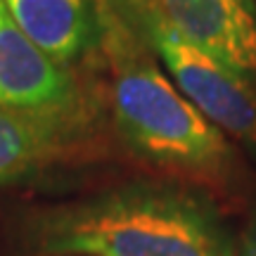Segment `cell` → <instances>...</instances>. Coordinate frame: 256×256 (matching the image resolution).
Masks as SVG:
<instances>
[{"mask_svg": "<svg viewBox=\"0 0 256 256\" xmlns=\"http://www.w3.org/2000/svg\"><path fill=\"white\" fill-rule=\"evenodd\" d=\"M34 256H240L218 206L200 190L130 183L24 220Z\"/></svg>", "mask_w": 256, "mask_h": 256, "instance_id": "obj_1", "label": "cell"}, {"mask_svg": "<svg viewBox=\"0 0 256 256\" xmlns=\"http://www.w3.org/2000/svg\"><path fill=\"white\" fill-rule=\"evenodd\" d=\"M98 48L107 66V100L116 133L138 156L197 178H226L232 140L202 116L138 28L112 0H98Z\"/></svg>", "mask_w": 256, "mask_h": 256, "instance_id": "obj_2", "label": "cell"}, {"mask_svg": "<svg viewBox=\"0 0 256 256\" xmlns=\"http://www.w3.org/2000/svg\"><path fill=\"white\" fill-rule=\"evenodd\" d=\"M152 48L178 90L230 140L256 154V86L180 36L145 0H112Z\"/></svg>", "mask_w": 256, "mask_h": 256, "instance_id": "obj_3", "label": "cell"}, {"mask_svg": "<svg viewBox=\"0 0 256 256\" xmlns=\"http://www.w3.org/2000/svg\"><path fill=\"white\" fill-rule=\"evenodd\" d=\"M0 104L28 112L90 110L69 69L40 52L0 0Z\"/></svg>", "mask_w": 256, "mask_h": 256, "instance_id": "obj_4", "label": "cell"}, {"mask_svg": "<svg viewBox=\"0 0 256 256\" xmlns=\"http://www.w3.org/2000/svg\"><path fill=\"white\" fill-rule=\"evenodd\" d=\"M90 126V110L28 112L0 104V188L64 162Z\"/></svg>", "mask_w": 256, "mask_h": 256, "instance_id": "obj_5", "label": "cell"}, {"mask_svg": "<svg viewBox=\"0 0 256 256\" xmlns=\"http://www.w3.org/2000/svg\"><path fill=\"white\" fill-rule=\"evenodd\" d=\"M166 24L256 86L254 0H145Z\"/></svg>", "mask_w": 256, "mask_h": 256, "instance_id": "obj_6", "label": "cell"}, {"mask_svg": "<svg viewBox=\"0 0 256 256\" xmlns=\"http://www.w3.org/2000/svg\"><path fill=\"white\" fill-rule=\"evenodd\" d=\"M26 38L52 62L69 69L92 52L100 38L98 2L90 0H2Z\"/></svg>", "mask_w": 256, "mask_h": 256, "instance_id": "obj_7", "label": "cell"}, {"mask_svg": "<svg viewBox=\"0 0 256 256\" xmlns=\"http://www.w3.org/2000/svg\"><path fill=\"white\" fill-rule=\"evenodd\" d=\"M238 254L240 256H256V209L249 214L244 226L238 235Z\"/></svg>", "mask_w": 256, "mask_h": 256, "instance_id": "obj_8", "label": "cell"}, {"mask_svg": "<svg viewBox=\"0 0 256 256\" xmlns=\"http://www.w3.org/2000/svg\"><path fill=\"white\" fill-rule=\"evenodd\" d=\"M254 2H256V0H254Z\"/></svg>", "mask_w": 256, "mask_h": 256, "instance_id": "obj_9", "label": "cell"}]
</instances>
